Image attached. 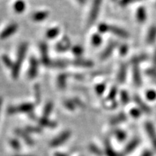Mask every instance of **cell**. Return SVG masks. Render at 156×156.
Listing matches in <instances>:
<instances>
[{
  "label": "cell",
  "mask_w": 156,
  "mask_h": 156,
  "mask_svg": "<svg viewBox=\"0 0 156 156\" xmlns=\"http://www.w3.org/2000/svg\"><path fill=\"white\" fill-rule=\"evenodd\" d=\"M27 48H28V44H21L20 46L19 47L18 53H17V58L14 63V66H13L12 69V77L15 78V79L18 77L21 65H22L23 62L24 61L25 55H26Z\"/></svg>",
  "instance_id": "obj_1"
},
{
  "label": "cell",
  "mask_w": 156,
  "mask_h": 156,
  "mask_svg": "<svg viewBox=\"0 0 156 156\" xmlns=\"http://www.w3.org/2000/svg\"><path fill=\"white\" fill-rule=\"evenodd\" d=\"M101 2L102 0H94L92 4V7H91L90 12L88 18V24L92 25L96 20L98 15L99 14V11H100Z\"/></svg>",
  "instance_id": "obj_2"
},
{
  "label": "cell",
  "mask_w": 156,
  "mask_h": 156,
  "mask_svg": "<svg viewBox=\"0 0 156 156\" xmlns=\"http://www.w3.org/2000/svg\"><path fill=\"white\" fill-rule=\"evenodd\" d=\"M34 108V106L32 103H24L20 106L9 107L8 108V113L9 114H14L17 113H28L32 112Z\"/></svg>",
  "instance_id": "obj_3"
},
{
  "label": "cell",
  "mask_w": 156,
  "mask_h": 156,
  "mask_svg": "<svg viewBox=\"0 0 156 156\" xmlns=\"http://www.w3.org/2000/svg\"><path fill=\"white\" fill-rule=\"evenodd\" d=\"M70 135H71L70 132H63L61 134H59L58 136H56V138H54V139L51 142L50 146H51V147H58V146H60L65 142H67V140L69 138Z\"/></svg>",
  "instance_id": "obj_4"
},
{
  "label": "cell",
  "mask_w": 156,
  "mask_h": 156,
  "mask_svg": "<svg viewBox=\"0 0 156 156\" xmlns=\"http://www.w3.org/2000/svg\"><path fill=\"white\" fill-rule=\"evenodd\" d=\"M17 28H18V25L16 23H12V24L9 25L0 34V39L1 40H4V39H6L10 37L11 36H12L16 32Z\"/></svg>",
  "instance_id": "obj_5"
},
{
  "label": "cell",
  "mask_w": 156,
  "mask_h": 156,
  "mask_svg": "<svg viewBox=\"0 0 156 156\" xmlns=\"http://www.w3.org/2000/svg\"><path fill=\"white\" fill-rule=\"evenodd\" d=\"M145 129L154 148L156 150V131L153 124L151 122H147L145 124Z\"/></svg>",
  "instance_id": "obj_6"
},
{
  "label": "cell",
  "mask_w": 156,
  "mask_h": 156,
  "mask_svg": "<svg viewBox=\"0 0 156 156\" xmlns=\"http://www.w3.org/2000/svg\"><path fill=\"white\" fill-rule=\"evenodd\" d=\"M38 63L36 58L32 57L30 61V67L28 70V77L30 79H34L36 77L37 73H38Z\"/></svg>",
  "instance_id": "obj_7"
},
{
  "label": "cell",
  "mask_w": 156,
  "mask_h": 156,
  "mask_svg": "<svg viewBox=\"0 0 156 156\" xmlns=\"http://www.w3.org/2000/svg\"><path fill=\"white\" fill-rule=\"evenodd\" d=\"M40 49L41 52V56H42V62L46 66H49L51 63V60L49 59L48 56V47L47 45L45 43H42L40 45Z\"/></svg>",
  "instance_id": "obj_8"
},
{
  "label": "cell",
  "mask_w": 156,
  "mask_h": 156,
  "mask_svg": "<svg viewBox=\"0 0 156 156\" xmlns=\"http://www.w3.org/2000/svg\"><path fill=\"white\" fill-rule=\"evenodd\" d=\"M108 31L112 32L113 34L116 35V36L120 37V38H126L129 37V34L126 31H125L123 29H121L118 27L112 26V25H109V29Z\"/></svg>",
  "instance_id": "obj_9"
},
{
  "label": "cell",
  "mask_w": 156,
  "mask_h": 156,
  "mask_svg": "<svg viewBox=\"0 0 156 156\" xmlns=\"http://www.w3.org/2000/svg\"><path fill=\"white\" fill-rule=\"evenodd\" d=\"M15 132H16V134L19 136L23 138V139L24 140V141L26 142L28 145H33L34 144V140L31 139L30 135H29L27 132L23 131V130L20 129H17L15 130Z\"/></svg>",
  "instance_id": "obj_10"
},
{
  "label": "cell",
  "mask_w": 156,
  "mask_h": 156,
  "mask_svg": "<svg viewBox=\"0 0 156 156\" xmlns=\"http://www.w3.org/2000/svg\"><path fill=\"white\" fill-rule=\"evenodd\" d=\"M116 46H117V43H116V42L110 43V44L108 45V46L105 48V50L103 51L102 54H101V59L102 60L106 59V58L112 54L113 51H114V49Z\"/></svg>",
  "instance_id": "obj_11"
},
{
  "label": "cell",
  "mask_w": 156,
  "mask_h": 156,
  "mask_svg": "<svg viewBox=\"0 0 156 156\" xmlns=\"http://www.w3.org/2000/svg\"><path fill=\"white\" fill-rule=\"evenodd\" d=\"M70 47V43L69 41V39L67 38H64L62 39V40L59 43H58L56 44V49L58 51H66L69 49Z\"/></svg>",
  "instance_id": "obj_12"
},
{
  "label": "cell",
  "mask_w": 156,
  "mask_h": 156,
  "mask_svg": "<svg viewBox=\"0 0 156 156\" xmlns=\"http://www.w3.org/2000/svg\"><path fill=\"white\" fill-rule=\"evenodd\" d=\"M139 144H140V140L138 139V138H134V139L132 140V141L129 142L127 145H126L125 148H124V153L126 154L132 153V152L133 151L138 145H139Z\"/></svg>",
  "instance_id": "obj_13"
},
{
  "label": "cell",
  "mask_w": 156,
  "mask_h": 156,
  "mask_svg": "<svg viewBox=\"0 0 156 156\" xmlns=\"http://www.w3.org/2000/svg\"><path fill=\"white\" fill-rule=\"evenodd\" d=\"M38 123L41 126H44V127L55 128L56 126V122L49 120L48 118H46V117H43V118L39 119Z\"/></svg>",
  "instance_id": "obj_14"
},
{
  "label": "cell",
  "mask_w": 156,
  "mask_h": 156,
  "mask_svg": "<svg viewBox=\"0 0 156 156\" xmlns=\"http://www.w3.org/2000/svg\"><path fill=\"white\" fill-rule=\"evenodd\" d=\"M133 79L136 86H140L142 84V77L140 73V69L137 65H134L133 69Z\"/></svg>",
  "instance_id": "obj_15"
},
{
  "label": "cell",
  "mask_w": 156,
  "mask_h": 156,
  "mask_svg": "<svg viewBox=\"0 0 156 156\" xmlns=\"http://www.w3.org/2000/svg\"><path fill=\"white\" fill-rule=\"evenodd\" d=\"M48 12L47 11H41L37 12L34 13L32 16V19L34 21L36 22H39V21H43L44 20L46 19L48 16Z\"/></svg>",
  "instance_id": "obj_16"
},
{
  "label": "cell",
  "mask_w": 156,
  "mask_h": 156,
  "mask_svg": "<svg viewBox=\"0 0 156 156\" xmlns=\"http://www.w3.org/2000/svg\"><path fill=\"white\" fill-rule=\"evenodd\" d=\"M105 151H106V153L108 156H121L119 153L114 151L108 140H105Z\"/></svg>",
  "instance_id": "obj_17"
},
{
  "label": "cell",
  "mask_w": 156,
  "mask_h": 156,
  "mask_svg": "<svg viewBox=\"0 0 156 156\" xmlns=\"http://www.w3.org/2000/svg\"><path fill=\"white\" fill-rule=\"evenodd\" d=\"M136 19H137L138 22L143 23L146 20V17H147V15H146V10L143 7H140L136 10Z\"/></svg>",
  "instance_id": "obj_18"
},
{
  "label": "cell",
  "mask_w": 156,
  "mask_h": 156,
  "mask_svg": "<svg viewBox=\"0 0 156 156\" xmlns=\"http://www.w3.org/2000/svg\"><path fill=\"white\" fill-rule=\"evenodd\" d=\"M126 75V64H122V65L121 66L119 71L118 77H117L119 83H124V82L125 81Z\"/></svg>",
  "instance_id": "obj_19"
},
{
  "label": "cell",
  "mask_w": 156,
  "mask_h": 156,
  "mask_svg": "<svg viewBox=\"0 0 156 156\" xmlns=\"http://www.w3.org/2000/svg\"><path fill=\"white\" fill-rule=\"evenodd\" d=\"M74 65L79 66V67H92L93 65V63L92 62L89 61V60H85V59H76L72 62Z\"/></svg>",
  "instance_id": "obj_20"
},
{
  "label": "cell",
  "mask_w": 156,
  "mask_h": 156,
  "mask_svg": "<svg viewBox=\"0 0 156 156\" xmlns=\"http://www.w3.org/2000/svg\"><path fill=\"white\" fill-rule=\"evenodd\" d=\"M134 101H135L136 103L138 105V106L140 107V108L141 109V111H142V112H145V113L151 112V109H150L149 107L141 100V98L139 96L135 95L134 96Z\"/></svg>",
  "instance_id": "obj_21"
},
{
  "label": "cell",
  "mask_w": 156,
  "mask_h": 156,
  "mask_svg": "<svg viewBox=\"0 0 156 156\" xmlns=\"http://www.w3.org/2000/svg\"><path fill=\"white\" fill-rule=\"evenodd\" d=\"M68 75L67 74H61L58 76L57 78V85L58 87L60 89H64L65 88L66 84H67V79Z\"/></svg>",
  "instance_id": "obj_22"
},
{
  "label": "cell",
  "mask_w": 156,
  "mask_h": 156,
  "mask_svg": "<svg viewBox=\"0 0 156 156\" xmlns=\"http://www.w3.org/2000/svg\"><path fill=\"white\" fill-rule=\"evenodd\" d=\"M126 119V116L125 114L124 113H121L117 116L113 117V118L111 119L110 123L113 125H115V124H118L119 123H122L123 122H124Z\"/></svg>",
  "instance_id": "obj_23"
},
{
  "label": "cell",
  "mask_w": 156,
  "mask_h": 156,
  "mask_svg": "<svg viewBox=\"0 0 156 156\" xmlns=\"http://www.w3.org/2000/svg\"><path fill=\"white\" fill-rule=\"evenodd\" d=\"M156 38V27L153 26L151 28H150L149 32L147 34V41L149 44H153L155 42Z\"/></svg>",
  "instance_id": "obj_24"
},
{
  "label": "cell",
  "mask_w": 156,
  "mask_h": 156,
  "mask_svg": "<svg viewBox=\"0 0 156 156\" xmlns=\"http://www.w3.org/2000/svg\"><path fill=\"white\" fill-rule=\"evenodd\" d=\"M25 9V3L23 0H17L14 4V9L17 13H22Z\"/></svg>",
  "instance_id": "obj_25"
},
{
  "label": "cell",
  "mask_w": 156,
  "mask_h": 156,
  "mask_svg": "<svg viewBox=\"0 0 156 156\" xmlns=\"http://www.w3.org/2000/svg\"><path fill=\"white\" fill-rule=\"evenodd\" d=\"M67 62L65 61H51L49 64V67H55V68H63L67 65Z\"/></svg>",
  "instance_id": "obj_26"
},
{
  "label": "cell",
  "mask_w": 156,
  "mask_h": 156,
  "mask_svg": "<svg viewBox=\"0 0 156 156\" xmlns=\"http://www.w3.org/2000/svg\"><path fill=\"white\" fill-rule=\"evenodd\" d=\"M114 134L117 138V140L120 142H123L126 140V134L124 131L121 129H116L114 131Z\"/></svg>",
  "instance_id": "obj_27"
},
{
  "label": "cell",
  "mask_w": 156,
  "mask_h": 156,
  "mask_svg": "<svg viewBox=\"0 0 156 156\" xmlns=\"http://www.w3.org/2000/svg\"><path fill=\"white\" fill-rule=\"evenodd\" d=\"M58 34H59V29L58 28H51L46 32V36L48 38H54L57 36Z\"/></svg>",
  "instance_id": "obj_28"
},
{
  "label": "cell",
  "mask_w": 156,
  "mask_h": 156,
  "mask_svg": "<svg viewBox=\"0 0 156 156\" xmlns=\"http://www.w3.org/2000/svg\"><path fill=\"white\" fill-rule=\"evenodd\" d=\"M53 110V103H48L45 106L44 110V117H46L47 118L48 116H49L51 112Z\"/></svg>",
  "instance_id": "obj_29"
},
{
  "label": "cell",
  "mask_w": 156,
  "mask_h": 156,
  "mask_svg": "<svg viewBox=\"0 0 156 156\" xmlns=\"http://www.w3.org/2000/svg\"><path fill=\"white\" fill-rule=\"evenodd\" d=\"M102 42V38L100 35L98 34H94L92 37V44L94 46H99Z\"/></svg>",
  "instance_id": "obj_30"
},
{
  "label": "cell",
  "mask_w": 156,
  "mask_h": 156,
  "mask_svg": "<svg viewBox=\"0 0 156 156\" xmlns=\"http://www.w3.org/2000/svg\"><path fill=\"white\" fill-rule=\"evenodd\" d=\"M26 132L28 133H41L42 132V129L41 127L38 126H27Z\"/></svg>",
  "instance_id": "obj_31"
},
{
  "label": "cell",
  "mask_w": 156,
  "mask_h": 156,
  "mask_svg": "<svg viewBox=\"0 0 156 156\" xmlns=\"http://www.w3.org/2000/svg\"><path fill=\"white\" fill-rule=\"evenodd\" d=\"M89 149L90 151L92 152L93 153H94L95 155H97L98 156H101L103 155V152L101 151V150L97 147V146H95V145H93V144H91V145L89 146Z\"/></svg>",
  "instance_id": "obj_32"
},
{
  "label": "cell",
  "mask_w": 156,
  "mask_h": 156,
  "mask_svg": "<svg viewBox=\"0 0 156 156\" xmlns=\"http://www.w3.org/2000/svg\"><path fill=\"white\" fill-rule=\"evenodd\" d=\"M121 101H122L124 105L126 104V103L129 101V97L128 93L126 92V91L123 90L122 92L121 93Z\"/></svg>",
  "instance_id": "obj_33"
},
{
  "label": "cell",
  "mask_w": 156,
  "mask_h": 156,
  "mask_svg": "<svg viewBox=\"0 0 156 156\" xmlns=\"http://www.w3.org/2000/svg\"><path fill=\"white\" fill-rule=\"evenodd\" d=\"M104 106L106 108L113 109L115 107H116L117 104L114 100H109V99H107V100L104 102Z\"/></svg>",
  "instance_id": "obj_34"
},
{
  "label": "cell",
  "mask_w": 156,
  "mask_h": 156,
  "mask_svg": "<svg viewBox=\"0 0 156 156\" xmlns=\"http://www.w3.org/2000/svg\"><path fill=\"white\" fill-rule=\"evenodd\" d=\"M2 61L4 62V64H5L6 67H7L9 68H12V69L13 66H14V63H12V60L8 57V56H2Z\"/></svg>",
  "instance_id": "obj_35"
},
{
  "label": "cell",
  "mask_w": 156,
  "mask_h": 156,
  "mask_svg": "<svg viewBox=\"0 0 156 156\" xmlns=\"http://www.w3.org/2000/svg\"><path fill=\"white\" fill-rule=\"evenodd\" d=\"M64 106H65L66 108H67V109H69V110H70V111H73L76 107V105L75 104V103L73 102V101H69V100L65 101H64Z\"/></svg>",
  "instance_id": "obj_36"
},
{
  "label": "cell",
  "mask_w": 156,
  "mask_h": 156,
  "mask_svg": "<svg viewBox=\"0 0 156 156\" xmlns=\"http://www.w3.org/2000/svg\"><path fill=\"white\" fill-rule=\"evenodd\" d=\"M105 89H106V85L105 84H100L98 85L95 87V91H96L97 94L98 95H101L104 92Z\"/></svg>",
  "instance_id": "obj_37"
},
{
  "label": "cell",
  "mask_w": 156,
  "mask_h": 156,
  "mask_svg": "<svg viewBox=\"0 0 156 156\" xmlns=\"http://www.w3.org/2000/svg\"><path fill=\"white\" fill-rule=\"evenodd\" d=\"M73 53L75 54V56H81L83 53V49L81 46H75L73 48Z\"/></svg>",
  "instance_id": "obj_38"
},
{
  "label": "cell",
  "mask_w": 156,
  "mask_h": 156,
  "mask_svg": "<svg viewBox=\"0 0 156 156\" xmlns=\"http://www.w3.org/2000/svg\"><path fill=\"white\" fill-rule=\"evenodd\" d=\"M145 59H146V56L141 55V56H136V57L132 58V63L134 64V65H137L138 64L140 63V62L144 61V60H145Z\"/></svg>",
  "instance_id": "obj_39"
},
{
  "label": "cell",
  "mask_w": 156,
  "mask_h": 156,
  "mask_svg": "<svg viewBox=\"0 0 156 156\" xmlns=\"http://www.w3.org/2000/svg\"><path fill=\"white\" fill-rule=\"evenodd\" d=\"M34 90H35V98H36V100L37 102H39V101H41V95L40 87H39L38 85H36L34 87Z\"/></svg>",
  "instance_id": "obj_40"
},
{
  "label": "cell",
  "mask_w": 156,
  "mask_h": 156,
  "mask_svg": "<svg viewBox=\"0 0 156 156\" xmlns=\"http://www.w3.org/2000/svg\"><path fill=\"white\" fill-rule=\"evenodd\" d=\"M146 97L148 100L150 101H154L156 99V92L154 90H148L147 93H146Z\"/></svg>",
  "instance_id": "obj_41"
},
{
  "label": "cell",
  "mask_w": 156,
  "mask_h": 156,
  "mask_svg": "<svg viewBox=\"0 0 156 156\" xmlns=\"http://www.w3.org/2000/svg\"><path fill=\"white\" fill-rule=\"evenodd\" d=\"M10 145L13 149H15V150H18L20 149V142L18 140L16 139H12L10 140Z\"/></svg>",
  "instance_id": "obj_42"
},
{
  "label": "cell",
  "mask_w": 156,
  "mask_h": 156,
  "mask_svg": "<svg viewBox=\"0 0 156 156\" xmlns=\"http://www.w3.org/2000/svg\"><path fill=\"white\" fill-rule=\"evenodd\" d=\"M109 25L105 24V23H102L100 24L98 26V30L100 33H106L108 31Z\"/></svg>",
  "instance_id": "obj_43"
},
{
  "label": "cell",
  "mask_w": 156,
  "mask_h": 156,
  "mask_svg": "<svg viewBox=\"0 0 156 156\" xmlns=\"http://www.w3.org/2000/svg\"><path fill=\"white\" fill-rule=\"evenodd\" d=\"M116 94H117V88L116 87H113L112 90H110V93H109L108 99H109V100H114V98L116 95Z\"/></svg>",
  "instance_id": "obj_44"
},
{
  "label": "cell",
  "mask_w": 156,
  "mask_h": 156,
  "mask_svg": "<svg viewBox=\"0 0 156 156\" xmlns=\"http://www.w3.org/2000/svg\"><path fill=\"white\" fill-rule=\"evenodd\" d=\"M140 114H141V110H139V109L134 108L132 109L131 112H130V114L134 118H138V117H140Z\"/></svg>",
  "instance_id": "obj_45"
},
{
  "label": "cell",
  "mask_w": 156,
  "mask_h": 156,
  "mask_svg": "<svg viewBox=\"0 0 156 156\" xmlns=\"http://www.w3.org/2000/svg\"><path fill=\"white\" fill-rule=\"evenodd\" d=\"M128 51V46L126 45H122L120 46L119 48V52L121 55H125Z\"/></svg>",
  "instance_id": "obj_46"
},
{
  "label": "cell",
  "mask_w": 156,
  "mask_h": 156,
  "mask_svg": "<svg viewBox=\"0 0 156 156\" xmlns=\"http://www.w3.org/2000/svg\"><path fill=\"white\" fill-rule=\"evenodd\" d=\"M73 102L75 103V104L76 105V106H80V107H82V108H84L85 107V105H84V103L82 102V101L80 100V99L78 98H75L73 100Z\"/></svg>",
  "instance_id": "obj_47"
},
{
  "label": "cell",
  "mask_w": 156,
  "mask_h": 156,
  "mask_svg": "<svg viewBox=\"0 0 156 156\" xmlns=\"http://www.w3.org/2000/svg\"><path fill=\"white\" fill-rule=\"evenodd\" d=\"M136 1H138V0H122V1H121V5L122 6H126L129 5V4L134 2Z\"/></svg>",
  "instance_id": "obj_48"
},
{
  "label": "cell",
  "mask_w": 156,
  "mask_h": 156,
  "mask_svg": "<svg viewBox=\"0 0 156 156\" xmlns=\"http://www.w3.org/2000/svg\"><path fill=\"white\" fill-rule=\"evenodd\" d=\"M141 156H153V153H152L151 151L147 150V151H144L143 153H142Z\"/></svg>",
  "instance_id": "obj_49"
},
{
  "label": "cell",
  "mask_w": 156,
  "mask_h": 156,
  "mask_svg": "<svg viewBox=\"0 0 156 156\" xmlns=\"http://www.w3.org/2000/svg\"><path fill=\"white\" fill-rule=\"evenodd\" d=\"M153 63L154 65L156 67V51H155V53L154 54V57H153Z\"/></svg>",
  "instance_id": "obj_50"
},
{
  "label": "cell",
  "mask_w": 156,
  "mask_h": 156,
  "mask_svg": "<svg viewBox=\"0 0 156 156\" xmlns=\"http://www.w3.org/2000/svg\"><path fill=\"white\" fill-rule=\"evenodd\" d=\"M55 156H67V155H64V154H62V153H55Z\"/></svg>",
  "instance_id": "obj_51"
},
{
  "label": "cell",
  "mask_w": 156,
  "mask_h": 156,
  "mask_svg": "<svg viewBox=\"0 0 156 156\" xmlns=\"http://www.w3.org/2000/svg\"><path fill=\"white\" fill-rule=\"evenodd\" d=\"M2 106V98H0V113H1Z\"/></svg>",
  "instance_id": "obj_52"
},
{
  "label": "cell",
  "mask_w": 156,
  "mask_h": 156,
  "mask_svg": "<svg viewBox=\"0 0 156 156\" xmlns=\"http://www.w3.org/2000/svg\"><path fill=\"white\" fill-rule=\"evenodd\" d=\"M77 1L80 4H84L85 2H86V0H77Z\"/></svg>",
  "instance_id": "obj_53"
},
{
  "label": "cell",
  "mask_w": 156,
  "mask_h": 156,
  "mask_svg": "<svg viewBox=\"0 0 156 156\" xmlns=\"http://www.w3.org/2000/svg\"><path fill=\"white\" fill-rule=\"evenodd\" d=\"M15 156H30V155H15Z\"/></svg>",
  "instance_id": "obj_54"
}]
</instances>
